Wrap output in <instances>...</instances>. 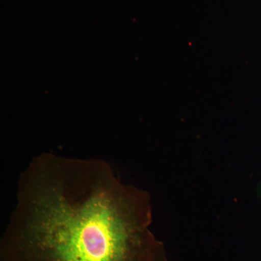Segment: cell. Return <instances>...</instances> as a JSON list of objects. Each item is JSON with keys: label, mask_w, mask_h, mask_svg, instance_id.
<instances>
[{"label": "cell", "mask_w": 261, "mask_h": 261, "mask_svg": "<svg viewBox=\"0 0 261 261\" xmlns=\"http://www.w3.org/2000/svg\"><path fill=\"white\" fill-rule=\"evenodd\" d=\"M146 192L100 159L34 158L20 175L0 261H166Z\"/></svg>", "instance_id": "1"}]
</instances>
